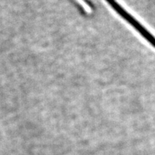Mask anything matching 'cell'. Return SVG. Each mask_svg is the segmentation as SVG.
<instances>
[{"mask_svg":"<svg viewBox=\"0 0 155 155\" xmlns=\"http://www.w3.org/2000/svg\"><path fill=\"white\" fill-rule=\"evenodd\" d=\"M83 1L84 2H86V4H88V5H89V7H93L92 3L91 2L89 1V0H83Z\"/></svg>","mask_w":155,"mask_h":155,"instance_id":"1","label":"cell"}]
</instances>
